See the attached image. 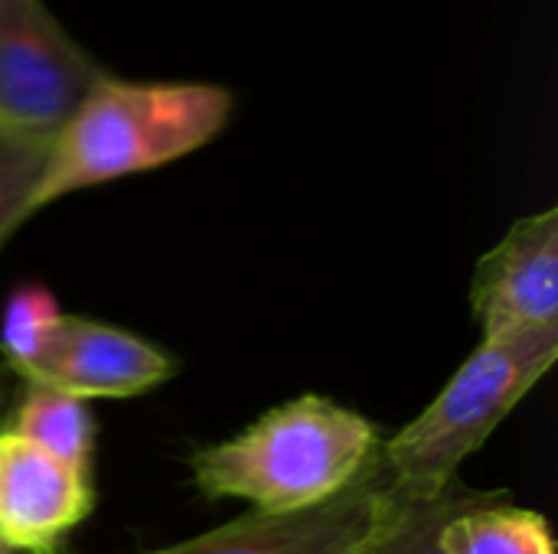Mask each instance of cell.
I'll return each mask as SVG.
<instances>
[{
  "label": "cell",
  "mask_w": 558,
  "mask_h": 554,
  "mask_svg": "<svg viewBox=\"0 0 558 554\" xmlns=\"http://www.w3.org/2000/svg\"><path fill=\"white\" fill-rule=\"evenodd\" d=\"M369 418L324 395H301L229 441L190 457L206 500H242L252 513L284 516L340 496L379 454Z\"/></svg>",
  "instance_id": "7a4b0ae2"
},
{
  "label": "cell",
  "mask_w": 558,
  "mask_h": 554,
  "mask_svg": "<svg viewBox=\"0 0 558 554\" xmlns=\"http://www.w3.org/2000/svg\"><path fill=\"white\" fill-rule=\"evenodd\" d=\"M396 506L399 500L386 487L376 454L356 483L314 509L248 513L199 539L137 554H360L392 519Z\"/></svg>",
  "instance_id": "5b68a950"
},
{
  "label": "cell",
  "mask_w": 558,
  "mask_h": 554,
  "mask_svg": "<svg viewBox=\"0 0 558 554\" xmlns=\"http://www.w3.org/2000/svg\"><path fill=\"white\" fill-rule=\"evenodd\" d=\"M558 327L481 343L428 408L379 444V470L399 503H425L461 480V467L556 366Z\"/></svg>",
  "instance_id": "3957f363"
},
{
  "label": "cell",
  "mask_w": 558,
  "mask_h": 554,
  "mask_svg": "<svg viewBox=\"0 0 558 554\" xmlns=\"http://www.w3.org/2000/svg\"><path fill=\"white\" fill-rule=\"evenodd\" d=\"M101 75L43 0H0V124L56 137Z\"/></svg>",
  "instance_id": "277c9868"
},
{
  "label": "cell",
  "mask_w": 558,
  "mask_h": 554,
  "mask_svg": "<svg viewBox=\"0 0 558 554\" xmlns=\"http://www.w3.org/2000/svg\"><path fill=\"white\" fill-rule=\"evenodd\" d=\"M445 554H556L549 519L517 506L507 490H487L441 529Z\"/></svg>",
  "instance_id": "9c48e42d"
},
{
  "label": "cell",
  "mask_w": 558,
  "mask_h": 554,
  "mask_svg": "<svg viewBox=\"0 0 558 554\" xmlns=\"http://www.w3.org/2000/svg\"><path fill=\"white\" fill-rule=\"evenodd\" d=\"M62 310L43 284H23L10 294L0 317V353L10 372L33 382L62 327Z\"/></svg>",
  "instance_id": "8fae6325"
},
{
  "label": "cell",
  "mask_w": 558,
  "mask_h": 554,
  "mask_svg": "<svg viewBox=\"0 0 558 554\" xmlns=\"http://www.w3.org/2000/svg\"><path fill=\"white\" fill-rule=\"evenodd\" d=\"M7 428L56 457L59 464L92 477L95 418L88 402L39 382H26L20 405L7 415Z\"/></svg>",
  "instance_id": "30bf717a"
},
{
  "label": "cell",
  "mask_w": 558,
  "mask_h": 554,
  "mask_svg": "<svg viewBox=\"0 0 558 554\" xmlns=\"http://www.w3.org/2000/svg\"><path fill=\"white\" fill-rule=\"evenodd\" d=\"M177 362L150 340L78 313H65L33 382L72 398H134L163 385Z\"/></svg>",
  "instance_id": "ba28073f"
},
{
  "label": "cell",
  "mask_w": 558,
  "mask_h": 554,
  "mask_svg": "<svg viewBox=\"0 0 558 554\" xmlns=\"http://www.w3.org/2000/svg\"><path fill=\"white\" fill-rule=\"evenodd\" d=\"M52 150L49 134L0 124V245L29 219V199Z\"/></svg>",
  "instance_id": "4fadbf2b"
},
{
  "label": "cell",
  "mask_w": 558,
  "mask_h": 554,
  "mask_svg": "<svg viewBox=\"0 0 558 554\" xmlns=\"http://www.w3.org/2000/svg\"><path fill=\"white\" fill-rule=\"evenodd\" d=\"M92 477L0 424V542L13 554H59L92 513Z\"/></svg>",
  "instance_id": "52a82bcc"
},
{
  "label": "cell",
  "mask_w": 558,
  "mask_h": 554,
  "mask_svg": "<svg viewBox=\"0 0 558 554\" xmlns=\"http://www.w3.org/2000/svg\"><path fill=\"white\" fill-rule=\"evenodd\" d=\"M0 554H13V552H10V549H7V545L0 542Z\"/></svg>",
  "instance_id": "9a60e30c"
},
{
  "label": "cell",
  "mask_w": 558,
  "mask_h": 554,
  "mask_svg": "<svg viewBox=\"0 0 558 554\" xmlns=\"http://www.w3.org/2000/svg\"><path fill=\"white\" fill-rule=\"evenodd\" d=\"M471 310L481 343L558 327V209L523 216L477 261Z\"/></svg>",
  "instance_id": "8992f818"
},
{
  "label": "cell",
  "mask_w": 558,
  "mask_h": 554,
  "mask_svg": "<svg viewBox=\"0 0 558 554\" xmlns=\"http://www.w3.org/2000/svg\"><path fill=\"white\" fill-rule=\"evenodd\" d=\"M232 108L235 95L226 85L101 75L56 131L29 216L72 193L196 153L226 131Z\"/></svg>",
  "instance_id": "6da1fadb"
},
{
  "label": "cell",
  "mask_w": 558,
  "mask_h": 554,
  "mask_svg": "<svg viewBox=\"0 0 558 554\" xmlns=\"http://www.w3.org/2000/svg\"><path fill=\"white\" fill-rule=\"evenodd\" d=\"M3 395V392H0ZM0 424H7V415H3V398H0Z\"/></svg>",
  "instance_id": "5bb4252c"
},
{
  "label": "cell",
  "mask_w": 558,
  "mask_h": 554,
  "mask_svg": "<svg viewBox=\"0 0 558 554\" xmlns=\"http://www.w3.org/2000/svg\"><path fill=\"white\" fill-rule=\"evenodd\" d=\"M487 490L464 487L454 480L445 493L425 503H399L392 519L376 532V539L360 554H445L441 529L454 513L484 500Z\"/></svg>",
  "instance_id": "7c38bea8"
}]
</instances>
